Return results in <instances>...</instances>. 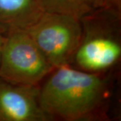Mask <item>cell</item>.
<instances>
[{
  "label": "cell",
  "instance_id": "cell-1",
  "mask_svg": "<svg viewBox=\"0 0 121 121\" xmlns=\"http://www.w3.org/2000/svg\"><path fill=\"white\" fill-rule=\"evenodd\" d=\"M55 71L40 87V103L51 117L65 121L86 119L104 102L107 80L100 73L73 69L70 65Z\"/></svg>",
  "mask_w": 121,
  "mask_h": 121
},
{
  "label": "cell",
  "instance_id": "cell-2",
  "mask_svg": "<svg viewBox=\"0 0 121 121\" xmlns=\"http://www.w3.org/2000/svg\"><path fill=\"white\" fill-rule=\"evenodd\" d=\"M82 36L73 61L80 70L101 73L121 56V9L106 5L80 20Z\"/></svg>",
  "mask_w": 121,
  "mask_h": 121
},
{
  "label": "cell",
  "instance_id": "cell-3",
  "mask_svg": "<svg viewBox=\"0 0 121 121\" xmlns=\"http://www.w3.org/2000/svg\"><path fill=\"white\" fill-rule=\"evenodd\" d=\"M53 69L25 29L6 32L0 57V78L15 84L37 86Z\"/></svg>",
  "mask_w": 121,
  "mask_h": 121
},
{
  "label": "cell",
  "instance_id": "cell-4",
  "mask_svg": "<svg viewBox=\"0 0 121 121\" xmlns=\"http://www.w3.org/2000/svg\"><path fill=\"white\" fill-rule=\"evenodd\" d=\"M25 30L54 69L70 65L82 36L80 20L45 12Z\"/></svg>",
  "mask_w": 121,
  "mask_h": 121
},
{
  "label": "cell",
  "instance_id": "cell-5",
  "mask_svg": "<svg viewBox=\"0 0 121 121\" xmlns=\"http://www.w3.org/2000/svg\"><path fill=\"white\" fill-rule=\"evenodd\" d=\"M40 103V87L0 78V121H47Z\"/></svg>",
  "mask_w": 121,
  "mask_h": 121
},
{
  "label": "cell",
  "instance_id": "cell-6",
  "mask_svg": "<svg viewBox=\"0 0 121 121\" xmlns=\"http://www.w3.org/2000/svg\"><path fill=\"white\" fill-rule=\"evenodd\" d=\"M43 12L38 0H0V30L26 29Z\"/></svg>",
  "mask_w": 121,
  "mask_h": 121
},
{
  "label": "cell",
  "instance_id": "cell-7",
  "mask_svg": "<svg viewBox=\"0 0 121 121\" xmlns=\"http://www.w3.org/2000/svg\"><path fill=\"white\" fill-rule=\"evenodd\" d=\"M38 2L43 12L69 15L79 20L109 5L107 0H38Z\"/></svg>",
  "mask_w": 121,
  "mask_h": 121
},
{
  "label": "cell",
  "instance_id": "cell-8",
  "mask_svg": "<svg viewBox=\"0 0 121 121\" xmlns=\"http://www.w3.org/2000/svg\"><path fill=\"white\" fill-rule=\"evenodd\" d=\"M107 1L110 5H112L117 8L121 9V0H107Z\"/></svg>",
  "mask_w": 121,
  "mask_h": 121
},
{
  "label": "cell",
  "instance_id": "cell-9",
  "mask_svg": "<svg viewBox=\"0 0 121 121\" xmlns=\"http://www.w3.org/2000/svg\"><path fill=\"white\" fill-rule=\"evenodd\" d=\"M5 36L3 35V32L0 30V57H1V50H2V47L4 41Z\"/></svg>",
  "mask_w": 121,
  "mask_h": 121
}]
</instances>
